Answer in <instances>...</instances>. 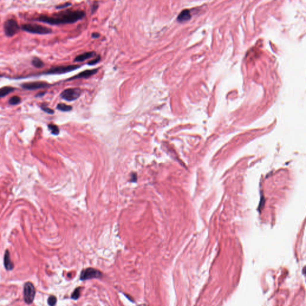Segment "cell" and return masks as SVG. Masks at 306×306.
I'll return each instance as SVG.
<instances>
[{
  "label": "cell",
  "instance_id": "4fadbf2b",
  "mask_svg": "<svg viewBox=\"0 0 306 306\" xmlns=\"http://www.w3.org/2000/svg\"><path fill=\"white\" fill-rule=\"evenodd\" d=\"M15 89H16L11 86H4L0 88V97L6 96L9 94L13 92Z\"/></svg>",
  "mask_w": 306,
  "mask_h": 306
},
{
  "label": "cell",
  "instance_id": "7a4b0ae2",
  "mask_svg": "<svg viewBox=\"0 0 306 306\" xmlns=\"http://www.w3.org/2000/svg\"><path fill=\"white\" fill-rule=\"evenodd\" d=\"M21 28L25 32L35 34L45 35L52 32L51 28L37 24H25L21 26Z\"/></svg>",
  "mask_w": 306,
  "mask_h": 306
},
{
  "label": "cell",
  "instance_id": "ac0fdd59",
  "mask_svg": "<svg viewBox=\"0 0 306 306\" xmlns=\"http://www.w3.org/2000/svg\"><path fill=\"white\" fill-rule=\"evenodd\" d=\"M40 108L44 112H46V113H47L49 114H53L55 113V111L54 110L51 109L50 108H49V107H48L47 106L45 105L44 104L41 105V106H40Z\"/></svg>",
  "mask_w": 306,
  "mask_h": 306
},
{
  "label": "cell",
  "instance_id": "e0dca14e",
  "mask_svg": "<svg viewBox=\"0 0 306 306\" xmlns=\"http://www.w3.org/2000/svg\"><path fill=\"white\" fill-rule=\"evenodd\" d=\"M48 128L49 129L51 133L53 135H59L60 131H59V127L56 125L54 124H50L48 125Z\"/></svg>",
  "mask_w": 306,
  "mask_h": 306
},
{
  "label": "cell",
  "instance_id": "52a82bcc",
  "mask_svg": "<svg viewBox=\"0 0 306 306\" xmlns=\"http://www.w3.org/2000/svg\"><path fill=\"white\" fill-rule=\"evenodd\" d=\"M20 86L23 89H24L29 90H37V89L47 88L50 87V84H49L47 82L38 81L24 83H22Z\"/></svg>",
  "mask_w": 306,
  "mask_h": 306
},
{
  "label": "cell",
  "instance_id": "cb8c5ba5",
  "mask_svg": "<svg viewBox=\"0 0 306 306\" xmlns=\"http://www.w3.org/2000/svg\"><path fill=\"white\" fill-rule=\"evenodd\" d=\"M91 37H92V38H97L100 37V34L97 32H94L92 34V35H91Z\"/></svg>",
  "mask_w": 306,
  "mask_h": 306
},
{
  "label": "cell",
  "instance_id": "484cf974",
  "mask_svg": "<svg viewBox=\"0 0 306 306\" xmlns=\"http://www.w3.org/2000/svg\"><path fill=\"white\" fill-rule=\"evenodd\" d=\"M45 93H46V92H43V91H42V92H40V93H38V94H37V95H36V97H41V96H44Z\"/></svg>",
  "mask_w": 306,
  "mask_h": 306
},
{
  "label": "cell",
  "instance_id": "3957f363",
  "mask_svg": "<svg viewBox=\"0 0 306 306\" xmlns=\"http://www.w3.org/2000/svg\"><path fill=\"white\" fill-rule=\"evenodd\" d=\"M80 65H70L66 66H55L50 68L49 70L45 71L43 72V74L46 75H55V74H63L71 72L72 71L77 70L80 68Z\"/></svg>",
  "mask_w": 306,
  "mask_h": 306
},
{
  "label": "cell",
  "instance_id": "5bb4252c",
  "mask_svg": "<svg viewBox=\"0 0 306 306\" xmlns=\"http://www.w3.org/2000/svg\"><path fill=\"white\" fill-rule=\"evenodd\" d=\"M31 64L36 68H41L44 66L43 61L38 57H34L31 60Z\"/></svg>",
  "mask_w": 306,
  "mask_h": 306
},
{
  "label": "cell",
  "instance_id": "d6986e66",
  "mask_svg": "<svg viewBox=\"0 0 306 306\" xmlns=\"http://www.w3.org/2000/svg\"><path fill=\"white\" fill-rule=\"evenodd\" d=\"M80 288H78L74 291L73 294H72L71 298L74 300H77L78 298L80 297Z\"/></svg>",
  "mask_w": 306,
  "mask_h": 306
},
{
  "label": "cell",
  "instance_id": "603a6c76",
  "mask_svg": "<svg viewBox=\"0 0 306 306\" xmlns=\"http://www.w3.org/2000/svg\"><path fill=\"white\" fill-rule=\"evenodd\" d=\"M99 7V4L97 3H94L92 5V6H91V13H94L97 9Z\"/></svg>",
  "mask_w": 306,
  "mask_h": 306
},
{
  "label": "cell",
  "instance_id": "277c9868",
  "mask_svg": "<svg viewBox=\"0 0 306 306\" xmlns=\"http://www.w3.org/2000/svg\"><path fill=\"white\" fill-rule=\"evenodd\" d=\"M19 29V25L16 19H9L4 22V31L7 37H12L14 36L18 33Z\"/></svg>",
  "mask_w": 306,
  "mask_h": 306
},
{
  "label": "cell",
  "instance_id": "5b68a950",
  "mask_svg": "<svg viewBox=\"0 0 306 306\" xmlns=\"http://www.w3.org/2000/svg\"><path fill=\"white\" fill-rule=\"evenodd\" d=\"M82 90L80 88H68L60 93L61 98L67 101H73L77 99L81 95Z\"/></svg>",
  "mask_w": 306,
  "mask_h": 306
},
{
  "label": "cell",
  "instance_id": "9a60e30c",
  "mask_svg": "<svg viewBox=\"0 0 306 306\" xmlns=\"http://www.w3.org/2000/svg\"><path fill=\"white\" fill-rule=\"evenodd\" d=\"M56 108H57V109L58 110H59L60 111H63V112L70 111L72 109V107L71 106L68 105L63 104V103H60V104H58Z\"/></svg>",
  "mask_w": 306,
  "mask_h": 306
},
{
  "label": "cell",
  "instance_id": "6da1fadb",
  "mask_svg": "<svg viewBox=\"0 0 306 306\" xmlns=\"http://www.w3.org/2000/svg\"><path fill=\"white\" fill-rule=\"evenodd\" d=\"M86 16V13L83 10H65L60 12L49 15H40L34 20L48 24L51 25L70 24L76 22Z\"/></svg>",
  "mask_w": 306,
  "mask_h": 306
},
{
  "label": "cell",
  "instance_id": "ffe728a7",
  "mask_svg": "<svg viewBox=\"0 0 306 306\" xmlns=\"http://www.w3.org/2000/svg\"><path fill=\"white\" fill-rule=\"evenodd\" d=\"M57 299L55 296H50L48 299V304L50 306H55L56 304Z\"/></svg>",
  "mask_w": 306,
  "mask_h": 306
},
{
  "label": "cell",
  "instance_id": "8fae6325",
  "mask_svg": "<svg viewBox=\"0 0 306 306\" xmlns=\"http://www.w3.org/2000/svg\"><path fill=\"white\" fill-rule=\"evenodd\" d=\"M4 267L7 270H12L13 269L14 265L13 263L12 262V260L10 258V254L8 250H7L5 252V254L4 255Z\"/></svg>",
  "mask_w": 306,
  "mask_h": 306
},
{
  "label": "cell",
  "instance_id": "9c48e42d",
  "mask_svg": "<svg viewBox=\"0 0 306 306\" xmlns=\"http://www.w3.org/2000/svg\"><path fill=\"white\" fill-rule=\"evenodd\" d=\"M98 71V69H93V70H87L84 71H82L81 72L72 78L68 80H72L75 79H87L90 77L91 76L93 75H95L96 74Z\"/></svg>",
  "mask_w": 306,
  "mask_h": 306
},
{
  "label": "cell",
  "instance_id": "7c38bea8",
  "mask_svg": "<svg viewBox=\"0 0 306 306\" xmlns=\"http://www.w3.org/2000/svg\"><path fill=\"white\" fill-rule=\"evenodd\" d=\"M191 16L190 14V12L188 10H182L177 18L178 21L180 22H183L189 20L191 18Z\"/></svg>",
  "mask_w": 306,
  "mask_h": 306
},
{
  "label": "cell",
  "instance_id": "d4e9b609",
  "mask_svg": "<svg viewBox=\"0 0 306 306\" xmlns=\"http://www.w3.org/2000/svg\"><path fill=\"white\" fill-rule=\"evenodd\" d=\"M137 181V175L135 173L132 175V181L136 182Z\"/></svg>",
  "mask_w": 306,
  "mask_h": 306
},
{
  "label": "cell",
  "instance_id": "30bf717a",
  "mask_svg": "<svg viewBox=\"0 0 306 306\" xmlns=\"http://www.w3.org/2000/svg\"><path fill=\"white\" fill-rule=\"evenodd\" d=\"M95 55H96V53L95 51H89V52L84 53H83V54H81L76 56L74 59V62H83V61H85L86 60L89 58L94 57Z\"/></svg>",
  "mask_w": 306,
  "mask_h": 306
},
{
  "label": "cell",
  "instance_id": "8992f818",
  "mask_svg": "<svg viewBox=\"0 0 306 306\" xmlns=\"http://www.w3.org/2000/svg\"><path fill=\"white\" fill-rule=\"evenodd\" d=\"M24 300L27 304H31L35 298V289L30 282H27L25 284L24 289Z\"/></svg>",
  "mask_w": 306,
  "mask_h": 306
},
{
  "label": "cell",
  "instance_id": "7402d4cb",
  "mask_svg": "<svg viewBox=\"0 0 306 306\" xmlns=\"http://www.w3.org/2000/svg\"><path fill=\"white\" fill-rule=\"evenodd\" d=\"M71 5V3H65L64 4H60V5H58L56 7V9H64L65 8H66V7L70 6Z\"/></svg>",
  "mask_w": 306,
  "mask_h": 306
},
{
  "label": "cell",
  "instance_id": "4316f807",
  "mask_svg": "<svg viewBox=\"0 0 306 306\" xmlns=\"http://www.w3.org/2000/svg\"><path fill=\"white\" fill-rule=\"evenodd\" d=\"M2 76H3V75H1V74H0V78L2 77Z\"/></svg>",
  "mask_w": 306,
  "mask_h": 306
},
{
  "label": "cell",
  "instance_id": "44dd1931",
  "mask_svg": "<svg viewBox=\"0 0 306 306\" xmlns=\"http://www.w3.org/2000/svg\"><path fill=\"white\" fill-rule=\"evenodd\" d=\"M100 60H101V56H99L97 58L93 59V60H90V62L88 63V65H95L96 64H97L98 62H99V61H100Z\"/></svg>",
  "mask_w": 306,
  "mask_h": 306
},
{
  "label": "cell",
  "instance_id": "ba28073f",
  "mask_svg": "<svg viewBox=\"0 0 306 306\" xmlns=\"http://www.w3.org/2000/svg\"><path fill=\"white\" fill-rule=\"evenodd\" d=\"M101 276V273L97 270L93 269V268H88L81 272L80 279L81 280H87L93 278H99Z\"/></svg>",
  "mask_w": 306,
  "mask_h": 306
},
{
  "label": "cell",
  "instance_id": "2e32d148",
  "mask_svg": "<svg viewBox=\"0 0 306 306\" xmlns=\"http://www.w3.org/2000/svg\"><path fill=\"white\" fill-rule=\"evenodd\" d=\"M21 102V98L19 96H13L9 99V103L12 105H16Z\"/></svg>",
  "mask_w": 306,
  "mask_h": 306
}]
</instances>
